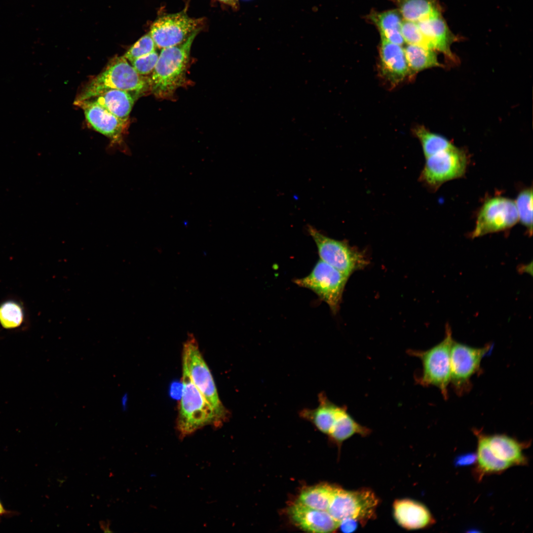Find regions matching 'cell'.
<instances>
[{
  "label": "cell",
  "instance_id": "1",
  "mask_svg": "<svg viewBox=\"0 0 533 533\" xmlns=\"http://www.w3.org/2000/svg\"><path fill=\"white\" fill-rule=\"evenodd\" d=\"M200 29L182 43L161 49L149 78L150 90L158 98H169L186 83L191 46Z\"/></svg>",
  "mask_w": 533,
  "mask_h": 533
},
{
  "label": "cell",
  "instance_id": "2",
  "mask_svg": "<svg viewBox=\"0 0 533 533\" xmlns=\"http://www.w3.org/2000/svg\"><path fill=\"white\" fill-rule=\"evenodd\" d=\"M110 89L124 90L138 97L150 90L149 78L138 74L124 56L116 57L88 82L76 100L89 99Z\"/></svg>",
  "mask_w": 533,
  "mask_h": 533
},
{
  "label": "cell",
  "instance_id": "3",
  "mask_svg": "<svg viewBox=\"0 0 533 533\" xmlns=\"http://www.w3.org/2000/svg\"><path fill=\"white\" fill-rule=\"evenodd\" d=\"M182 367L183 391L176 426L180 437L183 438L206 425L218 427L223 423L192 381L187 369Z\"/></svg>",
  "mask_w": 533,
  "mask_h": 533
},
{
  "label": "cell",
  "instance_id": "4",
  "mask_svg": "<svg viewBox=\"0 0 533 533\" xmlns=\"http://www.w3.org/2000/svg\"><path fill=\"white\" fill-rule=\"evenodd\" d=\"M453 341L451 329L447 325L445 337L439 343L426 350H407L408 354L419 358L421 361L422 369L421 374L416 379L417 382L423 386L436 387L444 399H448L449 396L450 354Z\"/></svg>",
  "mask_w": 533,
  "mask_h": 533
},
{
  "label": "cell",
  "instance_id": "5",
  "mask_svg": "<svg viewBox=\"0 0 533 533\" xmlns=\"http://www.w3.org/2000/svg\"><path fill=\"white\" fill-rule=\"evenodd\" d=\"M182 366L185 367L195 386L214 410L223 423L229 416L228 411L221 401L211 373L200 351L197 342L192 334H189L183 344Z\"/></svg>",
  "mask_w": 533,
  "mask_h": 533
},
{
  "label": "cell",
  "instance_id": "6",
  "mask_svg": "<svg viewBox=\"0 0 533 533\" xmlns=\"http://www.w3.org/2000/svg\"><path fill=\"white\" fill-rule=\"evenodd\" d=\"M493 345L472 347L453 341L451 348L450 384L456 393L462 396L472 388V378L481 372V362L489 354Z\"/></svg>",
  "mask_w": 533,
  "mask_h": 533
},
{
  "label": "cell",
  "instance_id": "7",
  "mask_svg": "<svg viewBox=\"0 0 533 533\" xmlns=\"http://www.w3.org/2000/svg\"><path fill=\"white\" fill-rule=\"evenodd\" d=\"M307 230L317 246L320 260L347 277L367 265L363 254L350 246L346 241L330 238L310 225L307 226Z\"/></svg>",
  "mask_w": 533,
  "mask_h": 533
},
{
  "label": "cell",
  "instance_id": "8",
  "mask_svg": "<svg viewBox=\"0 0 533 533\" xmlns=\"http://www.w3.org/2000/svg\"><path fill=\"white\" fill-rule=\"evenodd\" d=\"M348 277L319 260L306 276L294 280L300 287L309 289L325 302L332 312L339 310L343 290Z\"/></svg>",
  "mask_w": 533,
  "mask_h": 533
},
{
  "label": "cell",
  "instance_id": "9",
  "mask_svg": "<svg viewBox=\"0 0 533 533\" xmlns=\"http://www.w3.org/2000/svg\"><path fill=\"white\" fill-rule=\"evenodd\" d=\"M425 159L419 181L433 191L446 182L461 177L467 165L466 153L455 146Z\"/></svg>",
  "mask_w": 533,
  "mask_h": 533
},
{
  "label": "cell",
  "instance_id": "10",
  "mask_svg": "<svg viewBox=\"0 0 533 533\" xmlns=\"http://www.w3.org/2000/svg\"><path fill=\"white\" fill-rule=\"evenodd\" d=\"M379 502L378 498L370 489L347 491L340 487L327 511L340 522L350 518L363 525L375 517Z\"/></svg>",
  "mask_w": 533,
  "mask_h": 533
},
{
  "label": "cell",
  "instance_id": "11",
  "mask_svg": "<svg viewBox=\"0 0 533 533\" xmlns=\"http://www.w3.org/2000/svg\"><path fill=\"white\" fill-rule=\"evenodd\" d=\"M519 221L515 203L503 197H495L486 200L478 214L471 237L508 229Z\"/></svg>",
  "mask_w": 533,
  "mask_h": 533
},
{
  "label": "cell",
  "instance_id": "12",
  "mask_svg": "<svg viewBox=\"0 0 533 533\" xmlns=\"http://www.w3.org/2000/svg\"><path fill=\"white\" fill-rule=\"evenodd\" d=\"M202 21L201 19L189 17L185 9L158 17L152 24L150 34L156 47L162 49L184 42L200 29Z\"/></svg>",
  "mask_w": 533,
  "mask_h": 533
},
{
  "label": "cell",
  "instance_id": "13",
  "mask_svg": "<svg viewBox=\"0 0 533 533\" xmlns=\"http://www.w3.org/2000/svg\"><path fill=\"white\" fill-rule=\"evenodd\" d=\"M75 104L82 109L87 121L94 129L109 138L113 144H122L128 121L120 119L89 99L76 100Z\"/></svg>",
  "mask_w": 533,
  "mask_h": 533
},
{
  "label": "cell",
  "instance_id": "14",
  "mask_svg": "<svg viewBox=\"0 0 533 533\" xmlns=\"http://www.w3.org/2000/svg\"><path fill=\"white\" fill-rule=\"evenodd\" d=\"M380 74L391 87H394L414 75L411 71L402 46L381 38Z\"/></svg>",
  "mask_w": 533,
  "mask_h": 533
},
{
  "label": "cell",
  "instance_id": "15",
  "mask_svg": "<svg viewBox=\"0 0 533 533\" xmlns=\"http://www.w3.org/2000/svg\"><path fill=\"white\" fill-rule=\"evenodd\" d=\"M289 513L295 524L308 532L331 533L339 528L340 522L327 511L309 507L299 501L290 507Z\"/></svg>",
  "mask_w": 533,
  "mask_h": 533
},
{
  "label": "cell",
  "instance_id": "16",
  "mask_svg": "<svg viewBox=\"0 0 533 533\" xmlns=\"http://www.w3.org/2000/svg\"><path fill=\"white\" fill-rule=\"evenodd\" d=\"M416 23L433 50L441 52L452 61H457L451 47L457 38L450 31L442 14Z\"/></svg>",
  "mask_w": 533,
  "mask_h": 533
},
{
  "label": "cell",
  "instance_id": "17",
  "mask_svg": "<svg viewBox=\"0 0 533 533\" xmlns=\"http://www.w3.org/2000/svg\"><path fill=\"white\" fill-rule=\"evenodd\" d=\"M393 507L395 520L406 529H423L434 523L429 510L419 502L409 499H398Z\"/></svg>",
  "mask_w": 533,
  "mask_h": 533
},
{
  "label": "cell",
  "instance_id": "18",
  "mask_svg": "<svg viewBox=\"0 0 533 533\" xmlns=\"http://www.w3.org/2000/svg\"><path fill=\"white\" fill-rule=\"evenodd\" d=\"M318 399L319 403L316 408H304L299 415L311 422L319 430L329 435L345 406L332 402L324 392L318 394Z\"/></svg>",
  "mask_w": 533,
  "mask_h": 533
},
{
  "label": "cell",
  "instance_id": "19",
  "mask_svg": "<svg viewBox=\"0 0 533 533\" xmlns=\"http://www.w3.org/2000/svg\"><path fill=\"white\" fill-rule=\"evenodd\" d=\"M487 438L491 451L497 458L512 466L527 463V458L523 453L526 446L525 443L505 434L487 435Z\"/></svg>",
  "mask_w": 533,
  "mask_h": 533
},
{
  "label": "cell",
  "instance_id": "20",
  "mask_svg": "<svg viewBox=\"0 0 533 533\" xmlns=\"http://www.w3.org/2000/svg\"><path fill=\"white\" fill-rule=\"evenodd\" d=\"M473 432L478 440L475 473L478 479L481 480L487 474L500 473L512 466L493 454L489 447L487 435L477 429H474Z\"/></svg>",
  "mask_w": 533,
  "mask_h": 533
},
{
  "label": "cell",
  "instance_id": "21",
  "mask_svg": "<svg viewBox=\"0 0 533 533\" xmlns=\"http://www.w3.org/2000/svg\"><path fill=\"white\" fill-rule=\"evenodd\" d=\"M135 96L121 90L110 89L89 99L106 109L120 119L128 121Z\"/></svg>",
  "mask_w": 533,
  "mask_h": 533
},
{
  "label": "cell",
  "instance_id": "22",
  "mask_svg": "<svg viewBox=\"0 0 533 533\" xmlns=\"http://www.w3.org/2000/svg\"><path fill=\"white\" fill-rule=\"evenodd\" d=\"M369 17L378 28L381 38L401 46L405 43L401 32L403 20L398 10L372 12Z\"/></svg>",
  "mask_w": 533,
  "mask_h": 533
},
{
  "label": "cell",
  "instance_id": "23",
  "mask_svg": "<svg viewBox=\"0 0 533 533\" xmlns=\"http://www.w3.org/2000/svg\"><path fill=\"white\" fill-rule=\"evenodd\" d=\"M404 20L418 22L441 14L435 0H391Z\"/></svg>",
  "mask_w": 533,
  "mask_h": 533
},
{
  "label": "cell",
  "instance_id": "24",
  "mask_svg": "<svg viewBox=\"0 0 533 533\" xmlns=\"http://www.w3.org/2000/svg\"><path fill=\"white\" fill-rule=\"evenodd\" d=\"M339 487L322 484L304 489L298 501L309 507L327 511Z\"/></svg>",
  "mask_w": 533,
  "mask_h": 533
},
{
  "label": "cell",
  "instance_id": "25",
  "mask_svg": "<svg viewBox=\"0 0 533 533\" xmlns=\"http://www.w3.org/2000/svg\"><path fill=\"white\" fill-rule=\"evenodd\" d=\"M404 50L409 67L414 75L428 68L444 66L433 49L408 44Z\"/></svg>",
  "mask_w": 533,
  "mask_h": 533
},
{
  "label": "cell",
  "instance_id": "26",
  "mask_svg": "<svg viewBox=\"0 0 533 533\" xmlns=\"http://www.w3.org/2000/svg\"><path fill=\"white\" fill-rule=\"evenodd\" d=\"M371 433V430L356 422L344 408L329 435L336 442L341 443L355 434L366 436Z\"/></svg>",
  "mask_w": 533,
  "mask_h": 533
},
{
  "label": "cell",
  "instance_id": "27",
  "mask_svg": "<svg viewBox=\"0 0 533 533\" xmlns=\"http://www.w3.org/2000/svg\"><path fill=\"white\" fill-rule=\"evenodd\" d=\"M413 131L421 143L425 158L455 146L445 137L430 131L423 126H416Z\"/></svg>",
  "mask_w": 533,
  "mask_h": 533
},
{
  "label": "cell",
  "instance_id": "28",
  "mask_svg": "<svg viewBox=\"0 0 533 533\" xmlns=\"http://www.w3.org/2000/svg\"><path fill=\"white\" fill-rule=\"evenodd\" d=\"M24 309L19 303L8 300L0 305V323L5 329L19 327L24 321Z\"/></svg>",
  "mask_w": 533,
  "mask_h": 533
},
{
  "label": "cell",
  "instance_id": "29",
  "mask_svg": "<svg viewBox=\"0 0 533 533\" xmlns=\"http://www.w3.org/2000/svg\"><path fill=\"white\" fill-rule=\"evenodd\" d=\"M519 220L525 226L529 234L533 232V190L527 189L522 190L516 200Z\"/></svg>",
  "mask_w": 533,
  "mask_h": 533
},
{
  "label": "cell",
  "instance_id": "30",
  "mask_svg": "<svg viewBox=\"0 0 533 533\" xmlns=\"http://www.w3.org/2000/svg\"><path fill=\"white\" fill-rule=\"evenodd\" d=\"M401 32L405 42L433 49L416 22L403 20Z\"/></svg>",
  "mask_w": 533,
  "mask_h": 533
},
{
  "label": "cell",
  "instance_id": "31",
  "mask_svg": "<svg viewBox=\"0 0 533 533\" xmlns=\"http://www.w3.org/2000/svg\"><path fill=\"white\" fill-rule=\"evenodd\" d=\"M156 46L150 33L141 37L126 52L124 57L129 62L147 55L156 50Z\"/></svg>",
  "mask_w": 533,
  "mask_h": 533
},
{
  "label": "cell",
  "instance_id": "32",
  "mask_svg": "<svg viewBox=\"0 0 533 533\" xmlns=\"http://www.w3.org/2000/svg\"><path fill=\"white\" fill-rule=\"evenodd\" d=\"M159 54L154 51L147 55L136 59L131 62V65L136 72L142 76H145L152 72L158 60Z\"/></svg>",
  "mask_w": 533,
  "mask_h": 533
},
{
  "label": "cell",
  "instance_id": "33",
  "mask_svg": "<svg viewBox=\"0 0 533 533\" xmlns=\"http://www.w3.org/2000/svg\"><path fill=\"white\" fill-rule=\"evenodd\" d=\"M476 454L469 453L457 456L455 459L454 463L456 466H468L476 462Z\"/></svg>",
  "mask_w": 533,
  "mask_h": 533
},
{
  "label": "cell",
  "instance_id": "34",
  "mask_svg": "<svg viewBox=\"0 0 533 533\" xmlns=\"http://www.w3.org/2000/svg\"><path fill=\"white\" fill-rule=\"evenodd\" d=\"M358 522L353 519H345L340 522L339 527L343 532L351 533L356 529Z\"/></svg>",
  "mask_w": 533,
  "mask_h": 533
},
{
  "label": "cell",
  "instance_id": "35",
  "mask_svg": "<svg viewBox=\"0 0 533 533\" xmlns=\"http://www.w3.org/2000/svg\"><path fill=\"white\" fill-rule=\"evenodd\" d=\"M183 391V383L182 381H174L170 386L169 392L171 397L174 399H180Z\"/></svg>",
  "mask_w": 533,
  "mask_h": 533
},
{
  "label": "cell",
  "instance_id": "36",
  "mask_svg": "<svg viewBox=\"0 0 533 533\" xmlns=\"http://www.w3.org/2000/svg\"><path fill=\"white\" fill-rule=\"evenodd\" d=\"M18 513L16 511L9 510L5 509L0 500V518L2 517H11L17 515Z\"/></svg>",
  "mask_w": 533,
  "mask_h": 533
},
{
  "label": "cell",
  "instance_id": "37",
  "mask_svg": "<svg viewBox=\"0 0 533 533\" xmlns=\"http://www.w3.org/2000/svg\"><path fill=\"white\" fill-rule=\"evenodd\" d=\"M129 397L127 393H123L120 398V405L122 411H126L128 407Z\"/></svg>",
  "mask_w": 533,
  "mask_h": 533
},
{
  "label": "cell",
  "instance_id": "38",
  "mask_svg": "<svg viewBox=\"0 0 533 533\" xmlns=\"http://www.w3.org/2000/svg\"><path fill=\"white\" fill-rule=\"evenodd\" d=\"M224 3L227 4L231 6L234 8H237L238 3L235 2L234 0H218Z\"/></svg>",
  "mask_w": 533,
  "mask_h": 533
},
{
  "label": "cell",
  "instance_id": "39",
  "mask_svg": "<svg viewBox=\"0 0 533 533\" xmlns=\"http://www.w3.org/2000/svg\"><path fill=\"white\" fill-rule=\"evenodd\" d=\"M234 0V1H235V2H236L237 3H238V0Z\"/></svg>",
  "mask_w": 533,
  "mask_h": 533
}]
</instances>
